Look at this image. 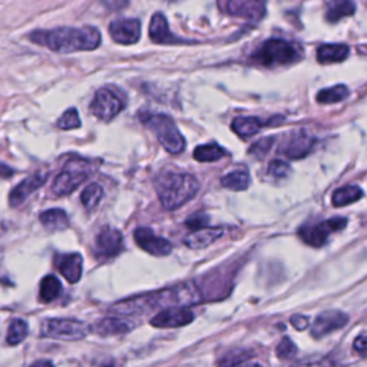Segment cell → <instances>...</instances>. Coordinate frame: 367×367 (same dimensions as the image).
<instances>
[{
    "mask_svg": "<svg viewBox=\"0 0 367 367\" xmlns=\"http://www.w3.org/2000/svg\"><path fill=\"white\" fill-rule=\"evenodd\" d=\"M203 300L200 289L194 283H182L159 292L147 293L119 302L111 307V312L119 316L148 314L155 310H166L174 307H187Z\"/></svg>",
    "mask_w": 367,
    "mask_h": 367,
    "instance_id": "6da1fadb",
    "label": "cell"
},
{
    "mask_svg": "<svg viewBox=\"0 0 367 367\" xmlns=\"http://www.w3.org/2000/svg\"><path fill=\"white\" fill-rule=\"evenodd\" d=\"M31 42L58 53L95 50L101 46V32L95 26L56 28L52 31H35L29 35Z\"/></svg>",
    "mask_w": 367,
    "mask_h": 367,
    "instance_id": "7a4b0ae2",
    "label": "cell"
},
{
    "mask_svg": "<svg viewBox=\"0 0 367 367\" xmlns=\"http://www.w3.org/2000/svg\"><path fill=\"white\" fill-rule=\"evenodd\" d=\"M154 186L162 207L168 211L181 208L200 191V182L194 175L174 169L161 171L155 176Z\"/></svg>",
    "mask_w": 367,
    "mask_h": 367,
    "instance_id": "3957f363",
    "label": "cell"
},
{
    "mask_svg": "<svg viewBox=\"0 0 367 367\" xmlns=\"http://www.w3.org/2000/svg\"><path fill=\"white\" fill-rule=\"evenodd\" d=\"M303 56L300 46L283 39H268L261 43L251 55V60L261 66L272 68L290 65L300 60Z\"/></svg>",
    "mask_w": 367,
    "mask_h": 367,
    "instance_id": "277c9868",
    "label": "cell"
},
{
    "mask_svg": "<svg viewBox=\"0 0 367 367\" xmlns=\"http://www.w3.org/2000/svg\"><path fill=\"white\" fill-rule=\"evenodd\" d=\"M139 118L144 125L155 132L158 141L166 152L178 155L186 149V139L181 135L171 117L165 114H144Z\"/></svg>",
    "mask_w": 367,
    "mask_h": 367,
    "instance_id": "5b68a950",
    "label": "cell"
},
{
    "mask_svg": "<svg viewBox=\"0 0 367 367\" xmlns=\"http://www.w3.org/2000/svg\"><path fill=\"white\" fill-rule=\"evenodd\" d=\"M90 327L75 319H48L42 323L41 336L46 339H56L65 341H75L86 337Z\"/></svg>",
    "mask_w": 367,
    "mask_h": 367,
    "instance_id": "8992f818",
    "label": "cell"
},
{
    "mask_svg": "<svg viewBox=\"0 0 367 367\" xmlns=\"http://www.w3.org/2000/svg\"><path fill=\"white\" fill-rule=\"evenodd\" d=\"M127 105V101L121 92L114 87H101L94 101L90 102V112L101 121H112L117 115H119Z\"/></svg>",
    "mask_w": 367,
    "mask_h": 367,
    "instance_id": "52a82bcc",
    "label": "cell"
},
{
    "mask_svg": "<svg viewBox=\"0 0 367 367\" xmlns=\"http://www.w3.org/2000/svg\"><path fill=\"white\" fill-rule=\"evenodd\" d=\"M89 171L86 161L73 159L70 161L66 168L55 178L52 184V193L58 197L72 194L79 186L87 179Z\"/></svg>",
    "mask_w": 367,
    "mask_h": 367,
    "instance_id": "ba28073f",
    "label": "cell"
},
{
    "mask_svg": "<svg viewBox=\"0 0 367 367\" xmlns=\"http://www.w3.org/2000/svg\"><path fill=\"white\" fill-rule=\"evenodd\" d=\"M223 14L250 22H260L265 16L264 0H217Z\"/></svg>",
    "mask_w": 367,
    "mask_h": 367,
    "instance_id": "9c48e42d",
    "label": "cell"
},
{
    "mask_svg": "<svg viewBox=\"0 0 367 367\" xmlns=\"http://www.w3.org/2000/svg\"><path fill=\"white\" fill-rule=\"evenodd\" d=\"M347 225V220L343 217H334L317 223L314 225H304L299 230V237L312 247H321L327 243L333 233L343 230Z\"/></svg>",
    "mask_w": 367,
    "mask_h": 367,
    "instance_id": "30bf717a",
    "label": "cell"
},
{
    "mask_svg": "<svg viewBox=\"0 0 367 367\" xmlns=\"http://www.w3.org/2000/svg\"><path fill=\"white\" fill-rule=\"evenodd\" d=\"M124 250V237L121 231L112 227H104L95 238V255L100 258H112Z\"/></svg>",
    "mask_w": 367,
    "mask_h": 367,
    "instance_id": "8fae6325",
    "label": "cell"
},
{
    "mask_svg": "<svg viewBox=\"0 0 367 367\" xmlns=\"http://www.w3.org/2000/svg\"><path fill=\"white\" fill-rule=\"evenodd\" d=\"M134 238L137 241V244L144 250L147 251L148 254L151 255H156V257H164V255H168L171 254L172 251V244L156 235L151 228L148 227H141V228H137L135 233H134Z\"/></svg>",
    "mask_w": 367,
    "mask_h": 367,
    "instance_id": "7c38bea8",
    "label": "cell"
},
{
    "mask_svg": "<svg viewBox=\"0 0 367 367\" xmlns=\"http://www.w3.org/2000/svg\"><path fill=\"white\" fill-rule=\"evenodd\" d=\"M349 321V316L339 310H326L320 313L312 323V334L316 339L324 337L336 330L343 329Z\"/></svg>",
    "mask_w": 367,
    "mask_h": 367,
    "instance_id": "4fadbf2b",
    "label": "cell"
},
{
    "mask_svg": "<svg viewBox=\"0 0 367 367\" xmlns=\"http://www.w3.org/2000/svg\"><path fill=\"white\" fill-rule=\"evenodd\" d=\"M194 320V313L187 307L166 309L155 314L151 324L158 329H176L190 324Z\"/></svg>",
    "mask_w": 367,
    "mask_h": 367,
    "instance_id": "5bb4252c",
    "label": "cell"
},
{
    "mask_svg": "<svg viewBox=\"0 0 367 367\" xmlns=\"http://www.w3.org/2000/svg\"><path fill=\"white\" fill-rule=\"evenodd\" d=\"M112 41L121 45H134L141 39V21L118 19L110 25Z\"/></svg>",
    "mask_w": 367,
    "mask_h": 367,
    "instance_id": "9a60e30c",
    "label": "cell"
},
{
    "mask_svg": "<svg viewBox=\"0 0 367 367\" xmlns=\"http://www.w3.org/2000/svg\"><path fill=\"white\" fill-rule=\"evenodd\" d=\"M149 38L154 43H158V45H186V43H191L186 39H181V38L175 36L171 32L168 21L164 16V14H161V12L154 14V16L151 19Z\"/></svg>",
    "mask_w": 367,
    "mask_h": 367,
    "instance_id": "2e32d148",
    "label": "cell"
},
{
    "mask_svg": "<svg viewBox=\"0 0 367 367\" xmlns=\"http://www.w3.org/2000/svg\"><path fill=\"white\" fill-rule=\"evenodd\" d=\"M314 145L316 139L312 135L300 131L289 135L280 151L290 159H300L307 156L314 148Z\"/></svg>",
    "mask_w": 367,
    "mask_h": 367,
    "instance_id": "e0dca14e",
    "label": "cell"
},
{
    "mask_svg": "<svg viewBox=\"0 0 367 367\" xmlns=\"http://www.w3.org/2000/svg\"><path fill=\"white\" fill-rule=\"evenodd\" d=\"M46 178L48 176L45 174L36 172V174L25 178L22 182H19L18 186L9 194V204H11V207L22 206L38 188H41L43 186Z\"/></svg>",
    "mask_w": 367,
    "mask_h": 367,
    "instance_id": "ac0fdd59",
    "label": "cell"
},
{
    "mask_svg": "<svg viewBox=\"0 0 367 367\" xmlns=\"http://www.w3.org/2000/svg\"><path fill=\"white\" fill-rule=\"evenodd\" d=\"M56 265L68 283L75 284L80 280L82 270H83V258L80 254L72 252V254L59 255L56 258Z\"/></svg>",
    "mask_w": 367,
    "mask_h": 367,
    "instance_id": "d6986e66",
    "label": "cell"
},
{
    "mask_svg": "<svg viewBox=\"0 0 367 367\" xmlns=\"http://www.w3.org/2000/svg\"><path fill=\"white\" fill-rule=\"evenodd\" d=\"M223 235H224V228L206 227V228L196 230L191 234H188L186 238H184V244H186L191 250H201V248L211 245Z\"/></svg>",
    "mask_w": 367,
    "mask_h": 367,
    "instance_id": "ffe728a7",
    "label": "cell"
},
{
    "mask_svg": "<svg viewBox=\"0 0 367 367\" xmlns=\"http://www.w3.org/2000/svg\"><path fill=\"white\" fill-rule=\"evenodd\" d=\"M134 320L125 319L122 316L118 314V317H108V319H102L101 321H98V324L94 327L100 334L108 336V334H121V333H128L129 330H132L137 324L132 323Z\"/></svg>",
    "mask_w": 367,
    "mask_h": 367,
    "instance_id": "44dd1931",
    "label": "cell"
},
{
    "mask_svg": "<svg viewBox=\"0 0 367 367\" xmlns=\"http://www.w3.org/2000/svg\"><path fill=\"white\" fill-rule=\"evenodd\" d=\"M354 12L356 5L353 0H330L326 11V21L329 23H337L343 18L353 16Z\"/></svg>",
    "mask_w": 367,
    "mask_h": 367,
    "instance_id": "7402d4cb",
    "label": "cell"
},
{
    "mask_svg": "<svg viewBox=\"0 0 367 367\" xmlns=\"http://www.w3.org/2000/svg\"><path fill=\"white\" fill-rule=\"evenodd\" d=\"M350 48L347 45H321L317 48V60L320 63H337L347 59Z\"/></svg>",
    "mask_w": 367,
    "mask_h": 367,
    "instance_id": "603a6c76",
    "label": "cell"
},
{
    "mask_svg": "<svg viewBox=\"0 0 367 367\" xmlns=\"http://www.w3.org/2000/svg\"><path fill=\"white\" fill-rule=\"evenodd\" d=\"M39 220L48 231H62L69 227V217L60 208H52V210L43 211L39 216Z\"/></svg>",
    "mask_w": 367,
    "mask_h": 367,
    "instance_id": "cb8c5ba5",
    "label": "cell"
},
{
    "mask_svg": "<svg viewBox=\"0 0 367 367\" xmlns=\"http://www.w3.org/2000/svg\"><path fill=\"white\" fill-rule=\"evenodd\" d=\"M267 124L262 122L258 118H252V117H241V118H235L231 124V129L243 139H248L252 135H255L262 127H265Z\"/></svg>",
    "mask_w": 367,
    "mask_h": 367,
    "instance_id": "d4e9b609",
    "label": "cell"
},
{
    "mask_svg": "<svg viewBox=\"0 0 367 367\" xmlns=\"http://www.w3.org/2000/svg\"><path fill=\"white\" fill-rule=\"evenodd\" d=\"M251 184L250 174L247 171H233L221 178V186L231 191H245Z\"/></svg>",
    "mask_w": 367,
    "mask_h": 367,
    "instance_id": "484cf974",
    "label": "cell"
},
{
    "mask_svg": "<svg viewBox=\"0 0 367 367\" xmlns=\"http://www.w3.org/2000/svg\"><path fill=\"white\" fill-rule=\"evenodd\" d=\"M363 197V191L354 186H346L336 190L331 196V204L337 208L350 206Z\"/></svg>",
    "mask_w": 367,
    "mask_h": 367,
    "instance_id": "4316f807",
    "label": "cell"
},
{
    "mask_svg": "<svg viewBox=\"0 0 367 367\" xmlns=\"http://www.w3.org/2000/svg\"><path fill=\"white\" fill-rule=\"evenodd\" d=\"M227 155V151L216 142L200 145L194 149V158L198 162H216Z\"/></svg>",
    "mask_w": 367,
    "mask_h": 367,
    "instance_id": "83f0119b",
    "label": "cell"
},
{
    "mask_svg": "<svg viewBox=\"0 0 367 367\" xmlns=\"http://www.w3.org/2000/svg\"><path fill=\"white\" fill-rule=\"evenodd\" d=\"M102 197H104V190L100 184H89L80 194V201L86 208V211L90 213L100 206Z\"/></svg>",
    "mask_w": 367,
    "mask_h": 367,
    "instance_id": "f1b7e54d",
    "label": "cell"
},
{
    "mask_svg": "<svg viewBox=\"0 0 367 367\" xmlns=\"http://www.w3.org/2000/svg\"><path fill=\"white\" fill-rule=\"evenodd\" d=\"M350 94L346 85H336L333 87H327L320 90L317 94V102L320 104H337L344 101Z\"/></svg>",
    "mask_w": 367,
    "mask_h": 367,
    "instance_id": "f546056e",
    "label": "cell"
},
{
    "mask_svg": "<svg viewBox=\"0 0 367 367\" xmlns=\"http://www.w3.org/2000/svg\"><path fill=\"white\" fill-rule=\"evenodd\" d=\"M62 292V284L60 280L55 275H46V277L41 282V292L39 297L43 303H50L53 302Z\"/></svg>",
    "mask_w": 367,
    "mask_h": 367,
    "instance_id": "4dcf8cb0",
    "label": "cell"
},
{
    "mask_svg": "<svg viewBox=\"0 0 367 367\" xmlns=\"http://www.w3.org/2000/svg\"><path fill=\"white\" fill-rule=\"evenodd\" d=\"M28 331H29V327L25 320H22V319L12 320L9 330H8V337H6L8 344L15 346V344L22 343L28 337Z\"/></svg>",
    "mask_w": 367,
    "mask_h": 367,
    "instance_id": "1f68e13d",
    "label": "cell"
},
{
    "mask_svg": "<svg viewBox=\"0 0 367 367\" xmlns=\"http://www.w3.org/2000/svg\"><path fill=\"white\" fill-rule=\"evenodd\" d=\"M56 127L59 129L63 131H69V129H78L80 127V118H79V112L75 108H69L68 111L63 112V115L58 119Z\"/></svg>",
    "mask_w": 367,
    "mask_h": 367,
    "instance_id": "d6a6232c",
    "label": "cell"
},
{
    "mask_svg": "<svg viewBox=\"0 0 367 367\" xmlns=\"http://www.w3.org/2000/svg\"><path fill=\"white\" fill-rule=\"evenodd\" d=\"M267 172L271 178L283 179V178H287L292 174V168L287 162H284L282 159H274V161L270 162Z\"/></svg>",
    "mask_w": 367,
    "mask_h": 367,
    "instance_id": "836d02e7",
    "label": "cell"
},
{
    "mask_svg": "<svg viewBox=\"0 0 367 367\" xmlns=\"http://www.w3.org/2000/svg\"><path fill=\"white\" fill-rule=\"evenodd\" d=\"M272 142H274V137H265V138L254 142L251 145V148L248 149V152H250V155H254L255 158L261 159L270 152V149L272 147Z\"/></svg>",
    "mask_w": 367,
    "mask_h": 367,
    "instance_id": "e575fe53",
    "label": "cell"
},
{
    "mask_svg": "<svg viewBox=\"0 0 367 367\" xmlns=\"http://www.w3.org/2000/svg\"><path fill=\"white\" fill-rule=\"evenodd\" d=\"M277 356L282 358V360H287V358H292L297 354V346L293 343L292 339L289 337H284L282 339V341L279 343L277 346Z\"/></svg>",
    "mask_w": 367,
    "mask_h": 367,
    "instance_id": "d590c367",
    "label": "cell"
},
{
    "mask_svg": "<svg viewBox=\"0 0 367 367\" xmlns=\"http://www.w3.org/2000/svg\"><path fill=\"white\" fill-rule=\"evenodd\" d=\"M248 357H250V353H247L244 350H235V351L225 354L218 367H234V366L245 361Z\"/></svg>",
    "mask_w": 367,
    "mask_h": 367,
    "instance_id": "8d00e7d4",
    "label": "cell"
},
{
    "mask_svg": "<svg viewBox=\"0 0 367 367\" xmlns=\"http://www.w3.org/2000/svg\"><path fill=\"white\" fill-rule=\"evenodd\" d=\"M207 224H208V217L206 214H196L187 220V227L194 231L206 228Z\"/></svg>",
    "mask_w": 367,
    "mask_h": 367,
    "instance_id": "74e56055",
    "label": "cell"
},
{
    "mask_svg": "<svg viewBox=\"0 0 367 367\" xmlns=\"http://www.w3.org/2000/svg\"><path fill=\"white\" fill-rule=\"evenodd\" d=\"M101 4L110 12H119L129 5V0H101Z\"/></svg>",
    "mask_w": 367,
    "mask_h": 367,
    "instance_id": "f35d334b",
    "label": "cell"
},
{
    "mask_svg": "<svg viewBox=\"0 0 367 367\" xmlns=\"http://www.w3.org/2000/svg\"><path fill=\"white\" fill-rule=\"evenodd\" d=\"M353 349L358 354L367 356V333H363L358 337H356V340L353 343Z\"/></svg>",
    "mask_w": 367,
    "mask_h": 367,
    "instance_id": "ab89813d",
    "label": "cell"
},
{
    "mask_svg": "<svg viewBox=\"0 0 367 367\" xmlns=\"http://www.w3.org/2000/svg\"><path fill=\"white\" fill-rule=\"evenodd\" d=\"M290 367H336V366L330 358H321V360H316V361L294 364V366H290Z\"/></svg>",
    "mask_w": 367,
    "mask_h": 367,
    "instance_id": "60d3db41",
    "label": "cell"
},
{
    "mask_svg": "<svg viewBox=\"0 0 367 367\" xmlns=\"http://www.w3.org/2000/svg\"><path fill=\"white\" fill-rule=\"evenodd\" d=\"M292 326L296 329V330H306L309 326H310V320L306 317V316H302V314H296L292 317L290 320Z\"/></svg>",
    "mask_w": 367,
    "mask_h": 367,
    "instance_id": "b9f144b4",
    "label": "cell"
},
{
    "mask_svg": "<svg viewBox=\"0 0 367 367\" xmlns=\"http://www.w3.org/2000/svg\"><path fill=\"white\" fill-rule=\"evenodd\" d=\"M12 174H14V171H12L9 166H6V165H4V164H0V176L8 178V176H11Z\"/></svg>",
    "mask_w": 367,
    "mask_h": 367,
    "instance_id": "7bdbcfd3",
    "label": "cell"
},
{
    "mask_svg": "<svg viewBox=\"0 0 367 367\" xmlns=\"http://www.w3.org/2000/svg\"><path fill=\"white\" fill-rule=\"evenodd\" d=\"M31 367H55V366H53V363L49 361V360H38V361H35Z\"/></svg>",
    "mask_w": 367,
    "mask_h": 367,
    "instance_id": "ee69618b",
    "label": "cell"
},
{
    "mask_svg": "<svg viewBox=\"0 0 367 367\" xmlns=\"http://www.w3.org/2000/svg\"><path fill=\"white\" fill-rule=\"evenodd\" d=\"M248 367H262L261 364H252V366H248Z\"/></svg>",
    "mask_w": 367,
    "mask_h": 367,
    "instance_id": "f6af8a7d",
    "label": "cell"
},
{
    "mask_svg": "<svg viewBox=\"0 0 367 367\" xmlns=\"http://www.w3.org/2000/svg\"><path fill=\"white\" fill-rule=\"evenodd\" d=\"M168 2H175V0H168Z\"/></svg>",
    "mask_w": 367,
    "mask_h": 367,
    "instance_id": "bcb514c9",
    "label": "cell"
}]
</instances>
